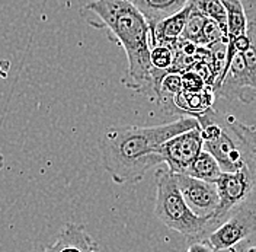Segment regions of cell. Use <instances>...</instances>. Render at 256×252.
Instances as JSON below:
<instances>
[{
  "label": "cell",
  "instance_id": "obj_7",
  "mask_svg": "<svg viewBox=\"0 0 256 252\" xmlns=\"http://www.w3.org/2000/svg\"><path fill=\"white\" fill-rule=\"evenodd\" d=\"M216 96L227 101L239 99L243 104H252L256 99V76L244 63L242 53H236L223 78L212 86Z\"/></svg>",
  "mask_w": 256,
  "mask_h": 252
},
{
  "label": "cell",
  "instance_id": "obj_21",
  "mask_svg": "<svg viewBox=\"0 0 256 252\" xmlns=\"http://www.w3.org/2000/svg\"><path fill=\"white\" fill-rule=\"evenodd\" d=\"M248 22H256V0H242Z\"/></svg>",
  "mask_w": 256,
  "mask_h": 252
},
{
  "label": "cell",
  "instance_id": "obj_18",
  "mask_svg": "<svg viewBox=\"0 0 256 252\" xmlns=\"http://www.w3.org/2000/svg\"><path fill=\"white\" fill-rule=\"evenodd\" d=\"M180 76H182L184 91H186V92H201V91H206L207 88H210L204 78L192 69H186L185 72L180 73Z\"/></svg>",
  "mask_w": 256,
  "mask_h": 252
},
{
  "label": "cell",
  "instance_id": "obj_19",
  "mask_svg": "<svg viewBox=\"0 0 256 252\" xmlns=\"http://www.w3.org/2000/svg\"><path fill=\"white\" fill-rule=\"evenodd\" d=\"M246 34L249 37V47L244 53H242V56L249 70L256 76V22H248Z\"/></svg>",
  "mask_w": 256,
  "mask_h": 252
},
{
  "label": "cell",
  "instance_id": "obj_9",
  "mask_svg": "<svg viewBox=\"0 0 256 252\" xmlns=\"http://www.w3.org/2000/svg\"><path fill=\"white\" fill-rule=\"evenodd\" d=\"M175 178L192 211L202 217H212L220 203L217 185L196 179L188 173H175Z\"/></svg>",
  "mask_w": 256,
  "mask_h": 252
},
{
  "label": "cell",
  "instance_id": "obj_1",
  "mask_svg": "<svg viewBox=\"0 0 256 252\" xmlns=\"http://www.w3.org/2000/svg\"><path fill=\"white\" fill-rule=\"evenodd\" d=\"M200 127L195 117H180L160 126H112L99 137L102 166L118 185L137 184L153 166L163 163L159 147L169 139Z\"/></svg>",
  "mask_w": 256,
  "mask_h": 252
},
{
  "label": "cell",
  "instance_id": "obj_15",
  "mask_svg": "<svg viewBox=\"0 0 256 252\" xmlns=\"http://www.w3.org/2000/svg\"><path fill=\"white\" fill-rule=\"evenodd\" d=\"M227 12V38L234 40L246 35L248 31V19L244 15V9L242 0H222Z\"/></svg>",
  "mask_w": 256,
  "mask_h": 252
},
{
  "label": "cell",
  "instance_id": "obj_23",
  "mask_svg": "<svg viewBox=\"0 0 256 252\" xmlns=\"http://www.w3.org/2000/svg\"><path fill=\"white\" fill-rule=\"evenodd\" d=\"M4 166V159H3V156L0 155V171H2V168Z\"/></svg>",
  "mask_w": 256,
  "mask_h": 252
},
{
  "label": "cell",
  "instance_id": "obj_11",
  "mask_svg": "<svg viewBox=\"0 0 256 252\" xmlns=\"http://www.w3.org/2000/svg\"><path fill=\"white\" fill-rule=\"evenodd\" d=\"M192 5L191 2L175 15L168 16L162 19L156 25L150 27V34H152V44L156 43H164V44H172L175 46L182 37V32L185 28L186 19L190 16Z\"/></svg>",
  "mask_w": 256,
  "mask_h": 252
},
{
  "label": "cell",
  "instance_id": "obj_14",
  "mask_svg": "<svg viewBox=\"0 0 256 252\" xmlns=\"http://www.w3.org/2000/svg\"><path fill=\"white\" fill-rule=\"evenodd\" d=\"M185 173L191 175L196 179L216 184L218 181V178L222 176L223 169L220 168L217 159L214 158L210 152L202 149L201 153L192 162L191 166L188 168V171Z\"/></svg>",
  "mask_w": 256,
  "mask_h": 252
},
{
  "label": "cell",
  "instance_id": "obj_20",
  "mask_svg": "<svg viewBox=\"0 0 256 252\" xmlns=\"http://www.w3.org/2000/svg\"><path fill=\"white\" fill-rule=\"evenodd\" d=\"M186 252H217L207 240L202 239H192L190 242V246L186 248Z\"/></svg>",
  "mask_w": 256,
  "mask_h": 252
},
{
  "label": "cell",
  "instance_id": "obj_13",
  "mask_svg": "<svg viewBox=\"0 0 256 252\" xmlns=\"http://www.w3.org/2000/svg\"><path fill=\"white\" fill-rule=\"evenodd\" d=\"M216 95L211 88H207L206 91L201 92H186L182 91L178 94L174 99V107L175 110L184 112L185 115L190 117H198L204 112H207L210 108H212Z\"/></svg>",
  "mask_w": 256,
  "mask_h": 252
},
{
  "label": "cell",
  "instance_id": "obj_17",
  "mask_svg": "<svg viewBox=\"0 0 256 252\" xmlns=\"http://www.w3.org/2000/svg\"><path fill=\"white\" fill-rule=\"evenodd\" d=\"M206 21H207V16L204 15V14H201L198 9H195L192 6L191 12H190L188 19H186V24H185V28H184V32H182V37L180 38L188 40V41H191L194 44L200 46Z\"/></svg>",
  "mask_w": 256,
  "mask_h": 252
},
{
  "label": "cell",
  "instance_id": "obj_8",
  "mask_svg": "<svg viewBox=\"0 0 256 252\" xmlns=\"http://www.w3.org/2000/svg\"><path fill=\"white\" fill-rule=\"evenodd\" d=\"M204 149L201 128H191L176 134L159 147L163 163L172 173H185L191 163Z\"/></svg>",
  "mask_w": 256,
  "mask_h": 252
},
{
  "label": "cell",
  "instance_id": "obj_2",
  "mask_svg": "<svg viewBox=\"0 0 256 252\" xmlns=\"http://www.w3.org/2000/svg\"><path fill=\"white\" fill-rule=\"evenodd\" d=\"M82 15L99 30H106L110 38L126 51L127 73L122 83L128 89L158 102V89L152 76L150 25L130 0H94Z\"/></svg>",
  "mask_w": 256,
  "mask_h": 252
},
{
  "label": "cell",
  "instance_id": "obj_22",
  "mask_svg": "<svg viewBox=\"0 0 256 252\" xmlns=\"http://www.w3.org/2000/svg\"><path fill=\"white\" fill-rule=\"evenodd\" d=\"M240 252H256V245L254 246H249V248H246V249H243V251Z\"/></svg>",
  "mask_w": 256,
  "mask_h": 252
},
{
  "label": "cell",
  "instance_id": "obj_12",
  "mask_svg": "<svg viewBox=\"0 0 256 252\" xmlns=\"http://www.w3.org/2000/svg\"><path fill=\"white\" fill-rule=\"evenodd\" d=\"M153 27L162 19L182 11L191 0H130Z\"/></svg>",
  "mask_w": 256,
  "mask_h": 252
},
{
  "label": "cell",
  "instance_id": "obj_6",
  "mask_svg": "<svg viewBox=\"0 0 256 252\" xmlns=\"http://www.w3.org/2000/svg\"><path fill=\"white\" fill-rule=\"evenodd\" d=\"M256 232V207L242 205L204 237L217 252L233 249Z\"/></svg>",
  "mask_w": 256,
  "mask_h": 252
},
{
  "label": "cell",
  "instance_id": "obj_3",
  "mask_svg": "<svg viewBox=\"0 0 256 252\" xmlns=\"http://www.w3.org/2000/svg\"><path fill=\"white\" fill-rule=\"evenodd\" d=\"M204 150L217 159L223 172H236L249 166L256 172V128L246 126L234 115L214 108L196 117Z\"/></svg>",
  "mask_w": 256,
  "mask_h": 252
},
{
  "label": "cell",
  "instance_id": "obj_10",
  "mask_svg": "<svg viewBox=\"0 0 256 252\" xmlns=\"http://www.w3.org/2000/svg\"><path fill=\"white\" fill-rule=\"evenodd\" d=\"M38 252H100V249L83 224L70 221L50 246Z\"/></svg>",
  "mask_w": 256,
  "mask_h": 252
},
{
  "label": "cell",
  "instance_id": "obj_5",
  "mask_svg": "<svg viewBox=\"0 0 256 252\" xmlns=\"http://www.w3.org/2000/svg\"><path fill=\"white\" fill-rule=\"evenodd\" d=\"M220 203L212 216L217 226L246 203L255 187V171L243 166L236 172H223L216 182Z\"/></svg>",
  "mask_w": 256,
  "mask_h": 252
},
{
  "label": "cell",
  "instance_id": "obj_4",
  "mask_svg": "<svg viewBox=\"0 0 256 252\" xmlns=\"http://www.w3.org/2000/svg\"><path fill=\"white\" fill-rule=\"evenodd\" d=\"M154 216L168 229L190 239H202L217 227L212 217L194 213L178 187L175 173L168 168L156 172V204Z\"/></svg>",
  "mask_w": 256,
  "mask_h": 252
},
{
  "label": "cell",
  "instance_id": "obj_16",
  "mask_svg": "<svg viewBox=\"0 0 256 252\" xmlns=\"http://www.w3.org/2000/svg\"><path fill=\"white\" fill-rule=\"evenodd\" d=\"M192 6L214 21L227 35V12L222 0H191Z\"/></svg>",
  "mask_w": 256,
  "mask_h": 252
}]
</instances>
